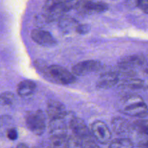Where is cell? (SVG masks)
Here are the masks:
<instances>
[{"instance_id":"6da1fadb","label":"cell","mask_w":148,"mask_h":148,"mask_svg":"<svg viewBox=\"0 0 148 148\" xmlns=\"http://www.w3.org/2000/svg\"><path fill=\"white\" fill-rule=\"evenodd\" d=\"M122 113L127 115L143 118L148 114V107L143 98L137 94H129L122 99Z\"/></svg>"},{"instance_id":"7a4b0ae2","label":"cell","mask_w":148,"mask_h":148,"mask_svg":"<svg viewBox=\"0 0 148 148\" xmlns=\"http://www.w3.org/2000/svg\"><path fill=\"white\" fill-rule=\"evenodd\" d=\"M27 129L36 135H42L46 130V116L41 110L29 111L25 116Z\"/></svg>"},{"instance_id":"3957f363","label":"cell","mask_w":148,"mask_h":148,"mask_svg":"<svg viewBox=\"0 0 148 148\" xmlns=\"http://www.w3.org/2000/svg\"><path fill=\"white\" fill-rule=\"evenodd\" d=\"M49 80L56 84L68 85L76 81V77L64 67L58 65L49 66Z\"/></svg>"},{"instance_id":"277c9868","label":"cell","mask_w":148,"mask_h":148,"mask_svg":"<svg viewBox=\"0 0 148 148\" xmlns=\"http://www.w3.org/2000/svg\"><path fill=\"white\" fill-rule=\"evenodd\" d=\"M146 59L142 55H132L120 59L118 62L119 68L128 77H134V69L145 63Z\"/></svg>"},{"instance_id":"5b68a950","label":"cell","mask_w":148,"mask_h":148,"mask_svg":"<svg viewBox=\"0 0 148 148\" xmlns=\"http://www.w3.org/2000/svg\"><path fill=\"white\" fill-rule=\"evenodd\" d=\"M75 9L82 14H92L106 11L108 6L101 1H92L91 0H79L76 2Z\"/></svg>"},{"instance_id":"8992f818","label":"cell","mask_w":148,"mask_h":148,"mask_svg":"<svg viewBox=\"0 0 148 148\" xmlns=\"http://www.w3.org/2000/svg\"><path fill=\"white\" fill-rule=\"evenodd\" d=\"M91 133L99 143L106 145L111 141V132L108 126L101 120H95L91 125Z\"/></svg>"},{"instance_id":"52a82bcc","label":"cell","mask_w":148,"mask_h":148,"mask_svg":"<svg viewBox=\"0 0 148 148\" xmlns=\"http://www.w3.org/2000/svg\"><path fill=\"white\" fill-rule=\"evenodd\" d=\"M103 65L100 61L90 60L78 62L72 67V73L75 75H84L90 73L97 72L102 68Z\"/></svg>"},{"instance_id":"ba28073f","label":"cell","mask_w":148,"mask_h":148,"mask_svg":"<svg viewBox=\"0 0 148 148\" xmlns=\"http://www.w3.org/2000/svg\"><path fill=\"white\" fill-rule=\"evenodd\" d=\"M46 114L51 120L63 119L68 115L65 106L56 100H49L48 101Z\"/></svg>"},{"instance_id":"9c48e42d","label":"cell","mask_w":148,"mask_h":148,"mask_svg":"<svg viewBox=\"0 0 148 148\" xmlns=\"http://www.w3.org/2000/svg\"><path fill=\"white\" fill-rule=\"evenodd\" d=\"M69 129L72 132V136L77 139H82L92 135L91 131L88 129L85 122L78 117H72L69 122Z\"/></svg>"},{"instance_id":"30bf717a","label":"cell","mask_w":148,"mask_h":148,"mask_svg":"<svg viewBox=\"0 0 148 148\" xmlns=\"http://www.w3.org/2000/svg\"><path fill=\"white\" fill-rule=\"evenodd\" d=\"M31 38L36 44L44 46H52L56 41L51 34L47 30L40 28L33 29L31 31Z\"/></svg>"},{"instance_id":"8fae6325","label":"cell","mask_w":148,"mask_h":148,"mask_svg":"<svg viewBox=\"0 0 148 148\" xmlns=\"http://www.w3.org/2000/svg\"><path fill=\"white\" fill-rule=\"evenodd\" d=\"M119 75L115 71H109L102 74L97 81V87L101 89L112 88L118 84Z\"/></svg>"},{"instance_id":"7c38bea8","label":"cell","mask_w":148,"mask_h":148,"mask_svg":"<svg viewBox=\"0 0 148 148\" xmlns=\"http://www.w3.org/2000/svg\"><path fill=\"white\" fill-rule=\"evenodd\" d=\"M111 125L113 130L119 135H124L129 133L132 127V125L130 124L127 119L121 117L114 118L111 121Z\"/></svg>"},{"instance_id":"4fadbf2b","label":"cell","mask_w":148,"mask_h":148,"mask_svg":"<svg viewBox=\"0 0 148 148\" xmlns=\"http://www.w3.org/2000/svg\"><path fill=\"white\" fill-rule=\"evenodd\" d=\"M50 145L51 148H70L69 137L67 133L51 134Z\"/></svg>"},{"instance_id":"5bb4252c","label":"cell","mask_w":148,"mask_h":148,"mask_svg":"<svg viewBox=\"0 0 148 148\" xmlns=\"http://www.w3.org/2000/svg\"><path fill=\"white\" fill-rule=\"evenodd\" d=\"M36 88V84L31 80H24L20 82L17 87V92L22 97H28L33 94Z\"/></svg>"},{"instance_id":"9a60e30c","label":"cell","mask_w":148,"mask_h":148,"mask_svg":"<svg viewBox=\"0 0 148 148\" xmlns=\"http://www.w3.org/2000/svg\"><path fill=\"white\" fill-rule=\"evenodd\" d=\"M78 23L76 20L71 17H64L59 20V26L62 28V31L64 33H69V32L75 30L76 32V28Z\"/></svg>"},{"instance_id":"2e32d148","label":"cell","mask_w":148,"mask_h":148,"mask_svg":"<svg viewBox=\"0 0 148 148\" xmlns=\"http://www.w3.org/2000/svg\"><path fill=\"white\" fill-rule=\"evenodd\" d=\"M109 148H134V145L128 138H118L110 142Z\"/></svg>"},{"instance_id":"e0dca14e","label":"cell","mask_w":148,"mask_h":148,"mask_svg":"<svg viewBox=\"0 0 148 148\" xmlns=\"http://www.w3.org/2000/svg\"><path fill=\"white\" fill-rule=\"evenodd\" d=\"M144 81L134 77H128L124 81V85L131 89H139L144 86Z\"/></svg>"},{"instance_id":"ac0fdd59","label":"cell","mask_w":148,"mask_h":148,"mask_svg":"<svg viewBox=\"0 0 148 148\" xmlns=\"http://www.w3.org/2000/svg\"><path fill=\"white\" fill-rule=\"evenodd\" d=\"M132 128L143 134L148 136V120H137L133 123Z\"/></svg>"},{"instance_id":"d6986e66","label":"cell","mask_w":148,"mask_h":148,"mask_svg":"<svg viewBox=\"0 0 148 148\" xmlns=\"http://www.w3.org/2000/svg\"><path fill=\"white\" fill-rule=\"evenodd\" d=\"M14 95L11 91H4L0 94V105L10 106L14 101Z\"/></svg>"},{"instance_id":"ffe728a7","label":"cell","mask_w":148,"mask_h":148,"mask_svg":"<svg viewBox=\"0 0 148 148\" xmlns=\"http://www.w3.org/2000/svg\"><path fill=\"white\" fill-rule=\"evenodd\" d=\"M34 65L39 73H40L45 78L49 80V66L46 65V62L41 59H38L34 62Z\"/></svg>"},{"instance_id":"44dd1931","label":"cell","mask_w":148,"mask_h":148,"mask_svg":"<svg viewBox=\"0 0 148 148\" xmlns=\"http://www.w3.org/2000/svg\"><path fill=\"white\" fill-rule=\"evenodd\" d=\"M90 30V26L88 24H78L76 28V32L79 34H85Z\"/></svg>"},{"instance_id":"7402d4cb","label":"cell","mask_w":148,"mask_h":148,"mask_svg":"<svg viewBox=\"0 0 148 148\" xmlns=\"http://www.w3.org/2000/svg\"><path fill=\"white\" fill-rule=\"evenodd\" d=\"M7 136L10 140H16L17 139V136H18L17 130L14 128H11V129H8L7 131Z\"/></svg>"},{"instance_id":"603a6c76","label":"cell","mask_w":148,"mask_h":148,"mask_svg":"<svg viewBox=\"0 0 148 148\" xmlns=\"http://www.w3.org/2000/svg\"><path fill=\"white\" fill-rule=\"evenodd\" d=\"M139 147L140 148H148V139H145L139 142Z\"/></svg>"},{"instance_id":"cb8c5ba5","label":"cell","mask_w":148,"mask_h":148,"mask_svg":"<svg viewBox=\"0 0 148 148\" xmlns=\"http://www.w3.org/2000/svg\"><path fill=\"white\" fill-rule=\"evenodd\" d=\"M35 148H51L50 144L48 143H40L37 145Z\"/></svg>"},{"instance_id":"d4e9b609","label":"cell","mask_w":148,"mask_h":148,"mask_svg":"<svg viewBox=\"0 0 148 148\" xmlns=\"http://www.w3.org/2000/svg\"><path fill=\"white\" fill-rule=\"evenodd\" d=\"M16 148H29V147L27 146V145H25V144L20 143V144H19L18 145H17V147H16Z\"/></svg>"},{"instance_id":"484cf974","label":"cell","mask_w":148,"mask_h":148,"mask_svg":"<svg viewBox=\"0 0 148 148\" xmlns=\"http://www.w3.org/2000/svg\"><path fill=\"white\" fill-rule=\"evenodd\" d=\"M59 1H61L62 2L69 3V2H73V1H75V0H59Z\"/></svg>"}]
</instances>
